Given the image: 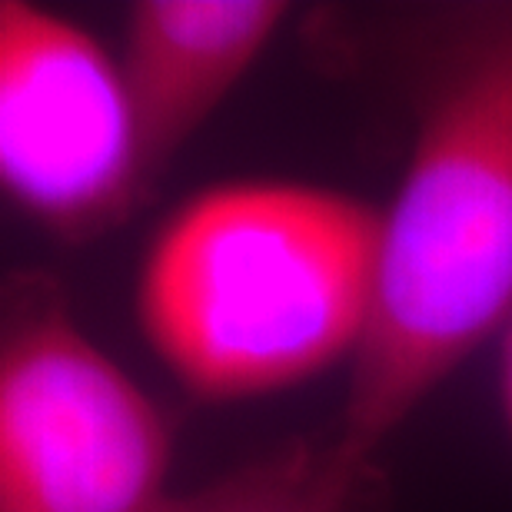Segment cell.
<instances>
[{"label": "cell", "mask_w": 512, "mask_h": 512, "mask_svg": "<svg viewBox=\"0 0 512 512\" xmlns=\"http://www.w3.org/2000/svg\"><path fill=\"white\" fill-rule=\"evenodd\" d=\"M399 40L409 160L336 423L370 459L512 320V0L416 7Z\"/></svg>", "instance_id": "6da1fadb"}, {"label": "cell", "mask_w": 512, "mask_h": 512, "mask_svg": "<svg viewBox=\"0 0 512 512\" xmlns=\"http://www.w3.org/2000/svg\"><path fill=\"white\" fill-rule=\"evenodd\" d=\"M383 210L293 180L193 193L150 240L143 340L190 396L237 403L293 389L366 340Z\"/></svg>", "instance_id": "7a4b0ae2"}, {"label": "cell", "mask_w": 512, "mask_h": 512, "mask_svg": "<svg viewBox=\"0 0 512 512\" xmlns=\"http://www.w3.org/2000/svg\"><path fill=\"white\" fill-rule=\"evenodd\" d=\"M170 426L90 340L57 276L20 270L0 310V512H157Z\"/></svg>", "instance_id": "3957f363"}, {"label": "cell", "mask_w": 512, "mask_h": 512, "mask_svg": "<svg viewBox=\"0 0 512 512\" xmlns=\"http://www.w3.org/2000/svg\"><path fill=\"white\" fill-rule=\"evenodd\" d=\"M0 183L64 243L104 237L150 197L117 57L27 0L0 4Z\"/></svg>", "instance_id": "277c9868"}, {"label": "cell", "mask_w": 512, "mask_h": 512, "mask_svg": "<svg viewBox=\"0 0 512 512\" xmlns=\"http://www.w3.org/2000/svg\"><path fill=\"white\" fill-rule=\"evenodd\" d=\"M290 17L283 0H137L124 14V74L147 190L217 114Z\"/></svg>", "instance_id": "5b68a950"}, {"label": "cell", "mask_w": 512, "mask_h": 512, "mask_svg": "<svg viewBox=\"0 0 512 512\" xmlns=\"http://www.w3.org/2000/svg\"><path fill=\"white\" fill-rule=\"evenodd\" d=\"M373 463L333 429L323 439H290L190 493H170L157 512H363Z\"/></svg>", "instance_id": "8992f818"}, {"label": "cell", "mask_w": 512, "mask_h": 512, "mask_svg": "<svg viewBox=\"0 0 512 512\" xmlns=\"http://www.w3.org/2000/svg\"><path fill=\"white\" fill-rule=\"evenodd\" d=\"M499 403H503V416L512 436V320L503 330V350H499Z\"/></svg>", "instance_id": "52a82bcc"}]
</instances>
